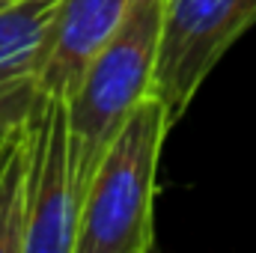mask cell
Listing matches in <instances>:
<instances>
[{
  "instance_id": "6da1fadb",
  "label": "cell",
  "mask_w": 256,
  "mask_h": 253,
  "mask_svg": "<svg viewBox=\"0 0 256 253\" xmlns=\"http://www.w3.org/2000/svg\"><path fill=\"white\" fill-rule=\"evenodd\" d=\"M173 126L158 92H149L128 114L84 190L74 253H149L155 248L158 167Z\"/></svg>"
},
{
  "instance_id": "7a4b0ae2",
  "label": "cell",
  "mask_w": 256,
  "mask_h": 253,
  "mask_svg": "<svg viewBox=\"0 0 256 253\" xmlns=\"http://www.w3.org/2000/svg\"><path fill=\"white\" fill-rule=\"evenodd\" d=\"M164 0H134L110 39L96 51L68 96L72 146L80 194L96 164L116 137L128 114L155 92V66L161 48Z\"/></svg>"
},
{
  "instance_id": "3957f363",
  "label": "cell",
  "mask_w": 256,
  "mask_h": 253,
  "mask_svg": "<svg viewBox=\"0 0 256 253\" xmlns=\"http://www.w3.org/2000/svg\"><path fill=\"white\" fill-rule=\"evenodd\" d=\"M256 24V0H164L155 92L179 122L224 54Z\"/></svg>"
},
{
  "instance_id": "277c9868",
  "label": "cell",
  "mask_w": 256,
  "mask_h": 253,
  "mask_svg": "<svg viewBox=\"0 0 256 253\" xmlns=\"http://www.w3.org/2000/svg\"><path fill=\"white\" fill-rule=\"evenodd\" d=\"M30 218L24 253H74L80 218V182L72 146L68 96L45 92L30 114Z\"/></svg>"
},
{
  "instance_id": "5b68a950",
  "label": "cell",
  "mask_w": 256,
  "mask_h": 253,
  "mask_svg": "<svg viewBox=\"0 0 256 253\" xmlns=\"http://www.w3.org/2000/svg\"><path fill=\"white\" fill-rule=\"evenodd\" d=\"M134 0H60L39 57V90L66 92L78 86L96 51L110 39Z\"/></svg>"
},
{
  "instance_id": "8992f818",
  "label": "cell",
  "mask_w": 256,
  "mask_h": 253,
  "mask_svg": "<svg viewBox=\"0 0 256 253\" xmlns=\"http://www.w3.org/2000/svg\"><path fill=\"white\" fill-rule=\"evenodd\" d=\"M33 114V110H30ZM30 116L0 134V253H24L30 218Z\"/></svg>"
},
{
  "instance_id": "52a82bcc",
  "label": "cell",
  "mask_w": 256,
  "mask_h": 253,
  "mask_svg": "<svg viewBox=\"0 0 256 253\" xmlns=\"http://www.w3.org/2000/svg\"><path fill=\"white\" fill-rule=\"evenodd\" d=\"M60 0H12L0 6V80L36 72Z\"/></svg>"
}]
</instances>
